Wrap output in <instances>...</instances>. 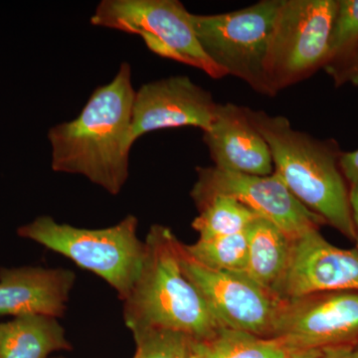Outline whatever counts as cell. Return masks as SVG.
I'll return each instance as SVG.
<instances>
[{
  "instance_id": "7402d4cb",
  "label": "cell",
  "mask_w": 358,
  "mask_h": 358,
  "mask_svg": "<svg viewBox=\"0 0 358 358\" xmlns=\"http://www.w3.org/2000/svg\"><path fill=\"white\" fill-rule=\"evenodd\" d=\"M341 166L350 188H358V150L343 152Z\"/></svg>"
},
{
  "instance_id": "30bf717a",
  "label": "cell",
  "mask_w": 358,
  "mask_h": 358,
  "mask_svg": "<svg viewBox=\"0 0 358 358\" xmlns=\"http://www.w3.org/2000/svg\"><path fill=\"white\" fill-rule=\"evenodd\" d=\"M272 338L305 352L358 345V291L285 299Z\"/></svg>"
},
{
  "instance_id": "ba28073f",
  "label": "cell",
  "mask_w": 358,
  "mask_h": 358,
  "mask_svg": "<svg viewBox=\"0 0 358 358\" xmlns=\"http://www.w3.org/2000/svg\"><path fill=\"white\" fill-rule=\"evenodd\" d=\"M183 272L225 329L272 338L285 299L244 273L221 272L200 265L180 244Z\"/></svg>"
},
{
  "instance_id": "e0dca14e",
  "label": "cell",
  "mask_w": 358,
  "mask_h": 358,
  "mask_svg": "<svg viewBox=\"0 0 358 358\" xmlns=\"http://www.w3.org/2000/svg\"><path fill=\"white\" fill-rule=\"evenodd\" d=\"M193 352L201 358H313L320 352H305L280 338H263L222 329L210 338L194 341Z\"/></svg>"
},
{
  "instance_id": "ffe728a7",
  "label": "cell",
  "mask_w": 358,
  "mask_h": 358,
  "mask_svg": "<svg viewBox=\"0 0 358 358\" xmlns=\"http://www.w3.org/2000/svg\"><path fill=\"white\" fill-rule=\"evenodd\" d=\"M246 231L229 236L199 239L192 245L185 244V248L193 260L204 267L221 272L244 273L248 256Z\"/></svg>"
},
{
  "instance_id": "9c48e42d",
  "label": "cell",
  "mask_w": 358,
  "mask_h": 358,
  "mask_svg": "<svg viewBox=\"0 0 358 358\" xmlns=\"http://www.w3.org/2000/svg\"><path fill=\"white\" fill-rule=\"evenodd\" d=\"M196 173L197 180L190 192L193 201L213 195L234 197L294 241L313 230H320L324 224L308 210L274 173L247 176L214 166L197 167Z\"/></svg>"
},
{
  "instance_id": "d6986e66",
  "label": "cell",
  "mask_w": 358,
  "mask_h": 358,
  "mask_svg": "<svg viewBox=\"0 0 358 358\" xmlns=\"http://www.w3.org/2000/svg\"><path fill=\"white\" fill-rule=\"evenodd\" d=\"M358 46V0H338L324 69L339 86Z\"/></svg>"
},
{
  "instance_id": "5b68a950",
  "label": "cell",
  "mask_w": 358,
  "mask_h": 358,
  "mask_svg": "<svg viewBox=\"0 0 358 358\" xmlns=\"http://www.w3.org/2000/svg\"><path fill=\"white\" fill-rule=\"evenodd\" d=\"M280 6L281 0H262L230 13L192 14L197 40L212 62L262 95L275 96L266 61Z\"/></svg>"
},
{
  "instance_id": "7a4b0ae2",
  "label": "cell",
  "mask_w": 358,
  "mask_h": 358,
  "mask_svg": "<svg viewBox=\"0 0 358 358\" xmlns=\"http://www.w3.org/2000/svg\"><path fill=\"white\" fill-rule=\"evenodd\" d=\"M247 114L267 141L275 176L308 210L355 240L350 187L341 169L338 143L296 131L282 115L249 108Z\"/></svg>"
},
{
  "instance_id": "d4e9b609",
  "label": "cell",
  "mask_w": 358,
  "mask_h": 358,
  "mask_svg": "<svg viewBox=\"0 0 358 358\" xmlns=\"http://www.w3.org/2000/svg\"><path fill=\"white\" fill-rule=\"evenodd\" d=\"M350 206H352V213L353 224L355 228V243H357V251L358 252V188H350Z\"/></svg>"
},
{
  "instance_id": "5bb4252c",
  "label": "cell",
  "mask_w": 358,
  "mask_h": 358,
  "mask_svg": "<svg viewBox=\"0 0 358 358\" xmlns=\"http://www.w3.org/2000/svg\"><path fill=\"white\" fill-rule=\"evenodd\" d=\"M76 281L73 271L40 266L0 268V317L43 315L60 319Z\"/></svg>"
},
{
  "instance_id": "4fadbf2b",
  "label": "cell",
  "mask_w": 358,
  "mask_h": 358,
  "mask_svg": "<svg viewBox=\"0 0 358 358\" xmlns=\"http://www.w3.org/2000/svg\"><path fill=\"white\" fill-rule=\"evenodd\" d=\"M203 141L216 169L247 176L274 173L270 148L250 120L246 107L218 103Z\"/></svg>"
},
{
  "instance_id": "8fae6325",
  "label": "cell",
  "mask_w": 358,
  "mask_h": 358,
  "mask_svg": "<svg viewBox=\"0 0 358 358\" xmlns=\"http://www.w3.org/2000/svg\"><path fill=\"white\" fill-rule=\"evenodd\" d=\"M218 103L189 77L178 75L141 85L134 93L131 138L160 129H210Z\"/></svg>"
},
{
  "instance_id": "cb8c5ba5",
  "label": "cell",
  "mask_w": 358,
  "mask_h": 358,
  "mask_svg": "<svg viewBox=\"0 0 358 358\" xmlns=\"http://www.w3.org/2000/svg\"><path fill=\"white\" fill-rule=\"evenodd\" d=\"M348 83H350L353 85V86H358V46L357 51H355V56H353L352 62H350L348 70L345 71V74H343V78H341L339 86Z\"/></svg>"
},
{
  "instance_id": "8992f818",
  "label": "cell",
  "mask_w": 358,
  "mask_h": 358,
  "mask_svg": "<svg viewBox=\"0 0 358 358\" xmlns=\"http://www.w3.org/2000/svg\"><path fill=\"white\" fill-rule=\"evenodd\" d=\"M192 14L178 0H103L90 22L138 35L152 53L203 71L213 79L227 76L200 46Z\"/></svg>"
},
{
  "instance_id": "603a6c76",
  "label": "cell",
  "mask_w": 358,
  "mask_h": 358,
  "mask_svg": "<svg viewBox=\"0 0 358 358\" xmlns=\"http://www.w3.org/2000/svg\"><path fill=\"white\" fill-rule=\"evenodd\" d=\"M313 358H358V345L326 348Z\"/></svg>"
},
{
  "instance_id": "ac0fdd59",
  "label": "cell",
  "mask_w": 358,
  "mask_h": 358,
  "mask_svg": "<svg viewBox=\"0 0 358 358\" xmlns=\"http://www.w3.org/2000/svg\"><path fill=\"white\" fill-rule=\"evenodd\" d=\"M199 215L192 228L199 233V239L229 236L245 232L258 216L246 205L234 197L213 195L194 201Z\"/></svg>"
},
{
  "instance_id": "9a60e30c",
  "label": "cell",
  "mask_w": 358,
  "mask_h": 358,
  "mask_svg": "<svg viewBox=\"0 0 358 358\" xmlns=\"http://www.w3.org/2000/svg\"><path fill=\"white\" fill-rule=\"evenodd\" d=\"M72 348L55 317L25 315L0 322V358H48Z\"/></svg>"
},
{
  "instance_id": "2e32d148",
  "label": "cell",
  "mask_w": 358,
  "mask_h": 358,
  "mask_svg": "<svg viewBox=\"0 0 358 358\" xmlns=\"http://www.w3.org/2000/svg\"><path fill=\"white\" fill-rule=\"evenodd\" d=\"M247 232L248 256L244 274L264 288L275 292L291 260L294 240L274 224L258 217Z\"/></svg>"
},
{
  "instance_id": "44dd1931",
  "label": "cell",
  "mask_w": 358,
  "mask_h": 358,
  "mask_svg": "<svg viewBox=\"0 0 358 358\" xmlns=\"http://www.w3.org/2000/svg\"><path fill=\"white\" fill-rule=\"evenodd\" d=\"M131 334L136 343L133 358H189L195 341L173 329L152 327Z\"/></svg>"
},
{
  "instance_id": "52a82bcc",
  "label": "cell",
  "mask_w": 358,
  "mask_h": 358,
  "mask_svg": "<svg viewBox=\"0 0 358 358\" xmlns=\"http://www.w3.org/2000/svg\"><path fill=\"white\" fill-rule=\"evenodd\" d=\"M338 4V0H281L266 61L275 95L324 69Z\"/></svg>"
},
{
  "instance_id": "7c38bea8",
  "label": "cell",
  "mask_w": 358,
  "mask_h": 358,
  "mask_svg": "<svg viewBox=\"0 0 358 358\" xmlns=\"http://www.w3.org/2000/svg\"><path fill=\"white\" fill-rule=\"evenodd\" d=\"M358 291V252L338 248L313 230L294 240L288 268L275 293L282 299Z\"/></svg>"
},
{
  "instance_id": "3957f363",
  "label": "cell",
  "mask_w": 358,
  "mask_h": 358,
  "mask_svg": "<svg viewBox=\"0 0 358 358\" xmlns=\"http://www.w3.org/2000/svg\"><path fill=\"white\" fill-rule=\"evenodd\" d=\"M145 243L140 275L122 301V317L129 331L173 329L201 341L222 329L183 272L181 242L173 231L152 225Z\"/></svg>"
},
{
  "instance_id": "6da1fadb",
  "label": "cell",
  "mask_w": 358,
  "mask_h": 358,
  "mask_svg": "<svg viewBox=\"0 0 358 358\" xmlns=\"http://www.w3.org/2000/svg\"><path fill=\"white\" fill-rule=\"evenodd\" d=\"M136 90L131 68L122 63L114 79L98 87L76 119L49 129L51 167L78 174L110 195L121 193L129 174V152Z\"/></svg>"
},
{
  "instance_id": "484cf974",
  "label": "cell",
  "mask_w": 358,
  "mask_h": 358,
  "mask_svg": "<svg viewBox=\"0 0 358 358\" xmlns=\"http://www.w3.org/2000/svg\"><path fill=\"white\" fill-rule=\"evenodd\" d=\"M189 358H201V357H200L199 355H197L196 352H193V350H192V355H190Z\"/></svg>"
},
{
  "instance_id": "4316f807",
  "label": "cell",
  "mask_w": 358,
  "mask_h": 358,
  "mask_svg": "<svg viewBox=\"0 0 358 358\" xmlns=\"http://www.w3.org/2000/svg\"><path fill=\"white\" fill-rule=\"evenodd\" d=\"M55 358H66V357H55Z\"/></svg>"
},
{
  "instance_id": "277c9868",
  "label": "cell",
  "mask_w": 358,
  "mask_h": 358,
  "mask_svg": "<svg viewBox=\"0 0 358 358\" xmlns=\"http://www.w3.org/2000/svg\"><path fill=\"white\" fill-rule=\"evenodd\" d=\"M138 227L134 215L100 229L75 227L44 215L20 226L17 234L94 273L122 301L131 293L145 260V243L138 236Z\"/></svg>"
}]
</instances>
